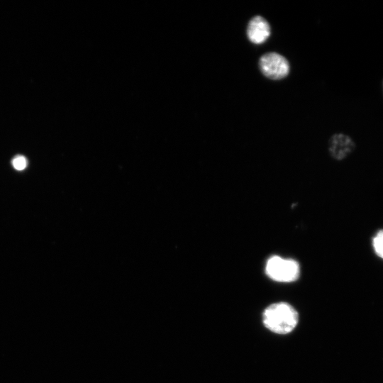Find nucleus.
Instances as JSON below:
<instances>
[{"mask_svg":"<svg viewBox=\"0 0 383 383\" xmlns=\"http://www.w3.org/2000/svg\"><path fill=\"white\" fill-rule=\"evenodd\" d=\"M262 321L265 326L272 332L287 334L296 328L299 315L289 304L278 302L265 309L262 314Z\"/></svg>","mask_w":383,"mask_h":383,"instance_id":"f257e3e1","label":"nucleus"},{"mask_svg":"<svg viewBox=\"0 0 383 383\" xmlns=\"http://www.w3.org/2000/svg\"><path fill=\"white\" fill-rule=\"evenodd\" d=\"M267 275L279 282H291L298 279L300 274L299 263L294 260L272 256L265 266Z\"/></svg>","mask_w":383,"mask_h":383,"instance_id":"f03ea898","label":"nucleus"},{"mask_svg":"<svg viewBox=\"0 0 383 383\" xmlns=\"http://www.w3.org/2000/svg\"><path fill=\"white\" fill-rule=\"evenodd\" d=\"M262 74L272 80H280L289 73L290 65L287 59L276 52H269L262 55L258 62Z\"/></svg>","mask_w":383,"mask_h":383,"instance_id":"7ed1b4c3","label":"nucleus"},{"mask_svg":"<svg viewBox=\"0 0 383 383\" xmlns=\"http://www.w3.org/2000/svg\"><path fill=\"white\" fill-rule=\"evenodd\" d=\"M246 35L250 43L261 45L265 43L271 35L270 25L263 16H255L247 25Z\"/></svg>","mask_w":383,"mask_h":383,"instance_id":"20e7f679","label":"nucleus"},{"mask_svg":"<svg viewBox=\"0 0 383 383\" xmlns=\"http://www.w3.org/2000/svg\"><path fill=\"white\" fill-rule=\"evenodd\" d=\"M355 148L353 140L342 133L333 135L329 140V152L335 160H341L352 152Z\"/></svg>","mask_w":383,"mask_h":383,"instance_id":"39448f33","label":"nucleus"},{"mask_svg":"<svg viewBox=\"0 0 383 383\" xmlns=\"http://www.w3.org/2000/svg\"><path fill=\"white\" fill-rule=\"evenodd\" d=\"M372 246L375 255L383 260V229L375 233L372 238Z\"/></svg>","mask_w":383,"mask_h":383,"instance_id":"423d86ee","label":"nucleus"},{"mask_svg":"<svg viewBox=\"0 0 383 383\" xmlns=\"http://www.w3.org/2000/svg\"><path fill=\"white\" fill-rule=\"evenodd\" d=\"M13 167L17 170H23L27 166V160L25 157L18 155L15 157L12 161Z\"/></svg>","mask_w":383,"mask_h":383,"instance_id":"0eeeda50","label":"nucleus"}]
</instances>
